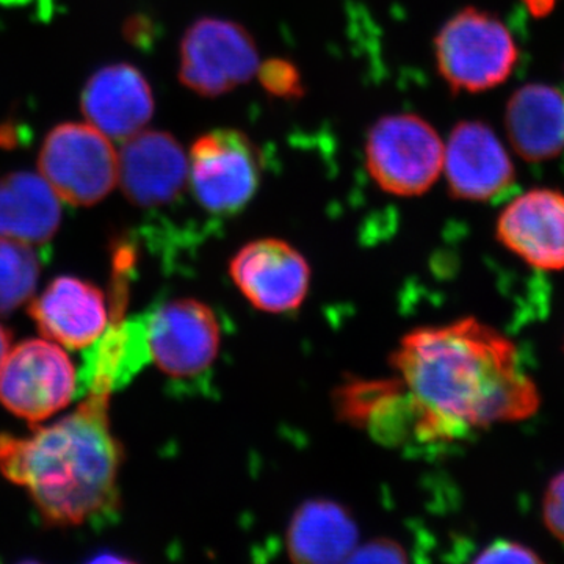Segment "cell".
Returning a JSON list of instances; mask_svg holds the SVG:
<instances>
[{
  "label": "cell",
  "mask_w": 564,
  "mask_h": 564,
  "mask_svg": "<svg viewBox=\"0 0 564 564\" xmlns=\"http://www.w3.org/2000/svg\"><path fill=\"white\" fill-rule=\"evenodd\" d=\"M392 367L415 436L426 443L525 421L541 406L540 389L522 369L513 340L475 317L413 329L393 352Z\"/></svg>",
  "instance_id": "obj_1"
},
{
  "label": "cell",
  "mask_w": 564,
  "mask_h": 564,
  "mask_svg": "<svg viewBox=\"0 0 564 564\" xmlns=\"http://www.w3.org/2000/svg\"><path fill=\"white\" fill-rule=\"evenodd\" d=\"M109 397L90 395L76 413L29 437L0 434V473L25 486L54 525H82L118 503L120 444L107 421Z\"/></svg>",
  "instance_id": "obj_2"
},
{
  "label": "cell",
  "mask_w": 564,
  "mask_h": 564,
  "mask_svg": "<svg viewBox=\"0 0 564 564\" xmlns=\"http://www.w3.org/2000/svg\"><path fill=\"white\" fill-rule=\"evenodd\" d=\"M437 70L454 91L481 93L513 73L519 51L507 25L488 11L464 9L434 39Z\"/></svg>",
  "instance_id": "obj_3"
},
{
  "label": "cell",
  "mask_w": 564,
  "mask_h": 564,
  "mask_svg": "<svg viewBox=\"0 0 564 564\" xmlns=\"http://www.w3.org/2000/svg\"><path fill=\"white\" fill-rule=\"evenodd\" d=\"M444 148L436 129L419 115H386L367 132L366 169L381 191L419 196L443 173Z\"/></svg>",
  "instance_id": "obj_4"
},
{
  "label": "cell",
  "mask_w": 564,
  "mask_h": 564,
  "mask_svg": "<svg viewBox=\"0 0 564 564\" xmlns=\"http://www.w3.org/2000/svg\"><path fill=\"white\" fill-rule=\"evenodd\" d=\"M39 170L63 202L93 206L118 185V152L90 122H63L44 139Z\"/></svg>",
  "instance_id": "obj_5"
},
{
  "label": "cell",
  "mask_w": 564,
  "mask_h": 564,
  "mask_svg": "<svg viewBox=\"0 0 564 564\" xmlns=\"http://www.w3.org/2000/svg\"><path fill=\"white\" fill-rule=\"evenodd\" d=\"M262 159L254 141L237 129H214L193 141L188 184L210 214H237L261 184Z\"/></svg>",
  "instance_id": "obj_6"
},
{
  "label": "cell",
  "mask_w": 564,
  "mask_h": 564,
  "mask_svg": "<svg viewBox=\"0 0 564 564\" xmlns=\"http://www.w3.org/2000/svg\"><path fill=\"white\" fill-rule=\"evenodd\" d=\"M259 50L243 25L221 18H199L181 41L180 80L203 98H218L258 73Z\"/></svg>",
  "instance_id": "obj_7"
},
{
  "label": "cell",
  "mask_w": 564,
  "mask_h": 564,
  "mask_svg": "<svg viewBox=\"0 0 564 564\" xmlns=\"http://www.w3.org/2000/svg\"><path fill=\"white\" fill-rule=\"evenodd\" d=\"M77 373L58 345L24 340L0 366V403L18 417L41 422L77 395Z\"/></svg>",
  "instance_id": "obj_8"
},
{
  "label": "cell",
  "mask_w": 564,
  "mask_h": 564,
  "mask_svg": "<svg viewBox=\"0 0 564 564\" xmlns=\"http://www.w3.org/2000/svg\"><path fill=\"white\" fill-rule=\"evenodd\" d=\"M152 361L172 378L206 372L220 348V325L207 304L174 300L159 307L147 322Z\"/></svg>",
  "instance_id": "obj_9"
},
{
  "label": "cell",
  "mask_w": 564,
  "mask_h": 564,
  "mask_svg": "<svg viewBox=\"0 0 564 564\" xmlns=\"http://www.w3.org/2000/svg\"><path fill=\"white\" fill-rule=\"evenodd\" d=\"M229 273L245 299L262 313H292L310 292V263L281 239L243 245L231 259Z\"/></svg>",
  "instance_id": "obj_10"
},
{
  "label": "cell",
  "mask_w": 564,
  "mask_h": 564,
  "mask_svg": "<svg viewBox=\"0 0 564 564\" xmlns=\"http://www.w3.org/2000/svg\"><path fill=\"white\" fill-rule=\"evenodd\" d=\"M448 191L463 202H492L513 188L516 172L502 141L480 121L456 124L444 148Z\"/></svg>",
  "instance_id": "obj_11"
},
{
  "label": "cell",
  "mask_w": 564,
  "mask_h": 564,
  "mask_svg": "<svg viewBox=\"0 0 564 564\" xmlns=\"http://www.w3.org/2000/svg\"><path fill=\"white\" fill-rule=\"evenodd\" d=\"M496 234L533 269L564 270V193L536 188L516 196L497 218Z\"/></svg>",
  "instance_id": "obj_12"
},
{
  "label": "cell",
  "mask_w": 564,
  "mask_h": 564,
  "mask_svg": "<svg viewBox=\"0 0 564 564\" xmlns=\"http://www.w3.org/2000/svg\"><path fill=\"white\" fill-rule=\"evenodd\" d=\"M118 185L137 206L173 202L188 185V154L170 133L143 129L118 152Z\"/></svg>",
  "instance_id": "obj_13"
},
{
  "label": "cell",
  "mask_w": 564,
  "mask_h": 564,
  "mask_svg": "<svg viewBox=\"0 0 564 564\" xmlns=\"http://www.w3.org/2000/svg\"><path fill=\"white\" fill-rule=\"evenodd\" d=\"M82 111L110 140H128L151 121L154 95L141 70L117 63L93 74L82 93Z\"/></svg>",
  "instance_id": "obj_14"
},
{
  "label": "cell",
  "mask_w": 564,
  "mask_h": 564,
  "mask_svg": "<svg viewBox=\"0 0 564 564\" xmlns=\"http://www.w3.org/2000/svg\"><path fill=\"white\" fill-rule=\"evenodd\" d=\"M29 313L43 336L69 350L90 347L106 333L109 322L104 293L91 282L73 276L55 278Z\"/></svg>",
  "instance_id": "obj_15"
},
{
  "label": "cell",
  "mask_w": 564,
  "mask_h": 564,
  "mask_svg": "<svg viewBox=\"0 0 564 564\" xmlns=\"http://www.w3.org/2000/svg\"><path fill=\"white\" fill-rule=\"evenodd\" d=\"M505 129L524 161L555 159L564 151V93L544 84L519 88L507 104Z\"/></svg>",
  "instance_id": "obj_16"
},
{
  "label": "cell",
  "mask_w": 564,
  "mask_h": 564,
  "mask_svg": "<svg viewBox=\"0 0 564 564\" xmlns=\"http://www.w3.org/2000/svg\"><path fill=\"white\" fill-rule=\"evenodd\" d=\"M61 196L41 174L18 172L0 180V239L50 242L62 223Z\"/></svg>",
  "instance_id": "obj_17"
},
{
  "label": "cell",
  "mask_w": 564,
  "mask_h": 564,
  "mask_svg": "<svg viewBox=\"0 0 564 564\" xmlns=\"http://www.w3.org/2000/svg\"><path fill=\"white\" fill-rule=\"evenodd\" d=\"M358 527L343 505L314 499L293 513L288 551L296 563H344L358 547Z\"/></svg>",
  "instance_id": "obj_18"
},
{
  "label": "cell",
  "mask_w": 564,
  "mask_h": 564,
  "mask_svg": "<svg viewBox=\"0 0 564 564\" xmlns=\"http://www.w3.org/2000/svg\"><path fill=\"white\" fill-rule=\"evenodd\" d=\"M80 372V388L90 395L109 397L122 388L151 359L147 322L111 326L90 345Z\"/></svg>",
  "instance_id": "obj_19"
},
{
  "label": "cell",
  "mask_w": 564,
  "mask_h": 564,
  "mask_svg": "<svg viewBox=\"0 0 564 564\" xmlns=\"http://www.w3.org/2000/svg\"><path fill=\"white\" fill-rule=\"evenodd\" d=\"M40 276V259L32 245L0 239V315L29 302Z\"/></svg>",
  "instance_id": "obj_20"
},
{
  "label": "cell",
  "mask_w": 564,
  "mask_h": 564,
  "mask_svg": "<svg viewBox=\"0 0 564 564\" xmlns=\"http://www.w3.org/2000/svg\"><path fill=\"white\" fill-rule=\"evenodd\" d=\"M256 77L261 82L263 90L273 98L292 101L304 95L302 73L292 62L284 58H270L262 62Z\"/></svg>",
  "instance_id": "obj_21"
},
{
  "label": "cell",
  "mask_w": 564,
  "mask_h": 564,
  "mask_svg": "<svg viewBox=\"0 0 564 564\" xmlns=\"http://www.w3.org/2000/svg\"><path fill=\"white\" fill-rule=\"evenodd\" d=\"M541 511L545 529L556 541L564 544V470L549 481Z\"/></svg>",
  "instance_id": "obj_22"
},
{
  "label": "cell",
  "mask_w": 564,
  "mask_h": 564,
  "mask_svg": "<svg viewBox=\"0 0 564 564\" xmlns=\"http://www.w3.org/2000/svg\"><path fill=\"white\" fill-rule=\"evenodd\" d=\"M475 563H543V558L533 551L516 541L500 540L475 556Z\"/></svg>",
  "instance_id": "obj_23"
},
{
  "label": "cell",
  "mask_w": 564,
  "mask_h": 564,
  "mask_svg": "<svg viewBox=\"0 0 564 564\" xmlns=\"http://www.w3.org/2000/svg\"><path fill=\"white\" fill-rule=\"evenodd\" d=\"M406 552L402 544L395 543L392 540L369 541L364 545H358L356 551L352 552L348 563H406Z\"/></svg>",
  "instance_id": "obj_24"
},
{
  "label": "cell",
  "mask_w": 564,
  "mask_h": 564,
  "mask_svg": "<svg viewBox=\"0 0 564 564\" xmlns=\"http://www.w3.org/2000/svg\"><path fill=\"white\" fill-rule=\"evenodd\" d=\"M10 351V334L0 325V366H2L3 359L9 355Z\"/></svg>",
  "instance_id": "obj_25"
}]
</instances>
